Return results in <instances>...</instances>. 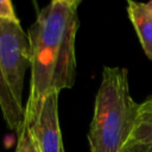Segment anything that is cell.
Here are the masks:
<instances>
[{"label": "cell", "instance_id": "7c38bea8", "mask_svg": "<svg viewBox=\"0 0 152 152\" xmlns=\"http://www.w3.org/2000/svg\"><path fill=\"white\" fill-rule=\"evenodd\" d=\"M145 6H146V8H147L148 13H150V14H151V17H152V1L146 2V4H145Z\"/></svg>", "mask_w": 152, "mask_h": 152}, {"label": "cell", "instance_id": "3957f363", "mask_svg": "<svg viewBox=\"0 0 152 152\" xmlns=\"http://www.w3.org/2000/svg\"><path fill=\"white\" fill-rule=\"evenodd\" d=\"M0 65L17 103L24 108L23 89L30 66V46L20 21L0 23Z\"/></svg>", "mask_w": 152, "mask_h": 152}, {"label": "cell", "instance_id": "8992f818", "mask_svg": "<svg viewBox=\"0 0 152 152\" xmlns=\"http://www.w3.org/2000/svg\"><path fill=\"white\" fill-rule=\"evenodd\" d=\"M127 14L137 32L140 45L152 61V17L148 13L145 4L138 1H127Z\"/></svg>", "mask_w": 152, "mask_h": 152}, {"label": "cell", "instance_id": "6da1fadb", "mask_svg": "<svg viewBox=\"0 0 152 152\" xmlns=\"http://www.w3.org/2000/svg\"><path fill=\"white\" fill-rule=\"evenodd\" d=\"M137 108L129 91L128 70L104 65L88 132L90 152H121L133 131Z\"/></svg>", "mask_w": 152, "mask_h": 152}, {"label": "cell", "instance_id": "9c48e42d", "mask_svg": "<svg viewBox=\"0 0 152 152\" xmlns=\"http://www.w3.org/2000/svg\"><path fill=\"white\" fill-rule=\"evenodd\" d=\"M15 152H39L38 146L25 121H23V125L18 129V142Z\"/></svg>", "mask_w": 152, "mask_h": 152}, {"label": "cell", "instance_id": "ba28073f", "mask_svg": "<svg viewBox=\"0 0 152 152\" xmlns=\"http://www.w3.org/2000/svg\"><path fill=\"white\" fill-rule=\"evenodd\" d=\"M128 142L152 144V95L138 103L137 116Z\"/></svg>", "mask_w": 152, "mask_h": 152}, {"label": "cell", "instance_id": "52a82bcc", "mask_svg": "<svg viewBox=\"0 0 152 152\" xmlns=\"http://www.w3.org/2000/svg\"><path fill=\"white\" fill-rule=\"evenodd\" d=\"M0 108L7 127L10 129L18 132V129L20 128L24 121V108L17 103L8 87L1 65H0Z\"/></svg>", "mask_w": 152, "mask_h": 152}, {"label": "cell", "instance_id": "30bf717a", "mask_svg": "<svg viewBox=\"0 0 152 152\" xmlns=\"http://www.w3.org/2000/svg\"><path fill=\"white\" fill-rule=\"evenodd\" d=\"M1 21H19L11 0H0V23Z\"/></svg>", "mask_w": 152, "mask_h": 152}, {"label": "cell", "instance_id": "277c9868", "mask_svg": "<svg viewBox=\"0 0 152 152\" xmlns=\"http://www.w3.org/2000/svg\"><path fill=\"white\" fill-rule=\"evenodd\" d=\"M59 91L52 89L36 106L24 107V121L27 124L39 152H63L58 120Z\"/></svg>", "mask_w": 152, "mask_h": 152}, {"label": "cell", "instance_id": "8fae6325", "mask_svg": "<svg viewBox=\"0 0 152 152\" xmlns=\"http://www.w3.org/2000/svg\"><path fill=\"white\" fill-rule=\"evenodd\" d=\"M121 152H152V144L128 142L124 146Z\"/></svg>", "mask_w": 152, "mask_h": 152}, {"label": "cell", "instance_id": "5b68a950", "mask_svg": "<svg viewBox=\"0 0 152 152\" xmlns=\"http://www.w3.org/2000/svg\"><path fill=\"white\" fill-rule=\"evenodd\" d=\"M80 26L78 11L74 12L68 21L64 38L61 45L56 71L53 76L52 89L61 93L63 89L72 88L76 80V52L75 42L76 33Z\"/></svg>", "mask_w": 152, "mask_h": 152}, {"label": "cell", "instance_id": "7a4b0ae2", "mask_svg": "<svg viewBox=\"0 0 152 152\" xmlns=\"http://www.w3.org/2000/svg\"><path fill=\"white\" fill-rule=\"evenodd\" d=\"M81 0H52L43 7L27 32L30 46V94L25 107L36 106L52 90L61 45L71 14Z\"/></svg>", "mask_w": 152, "mask_h": 152}, {"label": "cell", "instance_id": "4fadbf2b", "mask_svg": "<svg viewBox=\"0 0 152 152\" xmlns=\"http://www.w3.org/2000/svg\"><path fill=\"white\" fill-rule=\"evenodd\" d=\"M63 152H65V151H63Z\"/></svg>", "mask_w": 152, "mask_h": 152}]
</instances>
